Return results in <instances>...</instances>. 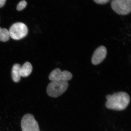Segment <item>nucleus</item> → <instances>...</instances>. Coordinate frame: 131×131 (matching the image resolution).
<instances>
[{
  "instance_id": "f257e3e1",
  "label": "nucleus",
  "mask_w": 131,
  "mask_h": 131,
  "mask_svg": "<svg viewBox=\"0 0 131 131\" xmlns=\"http://www.w3.org/2000/svg\"><path fill=\"white\" fill-rule=\"evenodd\" d=\"M107 101L105 106L108 109L122 111L128 106L130 102V97L128 94L123 91L108 95L106 96Z\"/></svg>"
},
{
  "instance_id": "f03ea898",
  "label": "nucleus",
  "mask_w": 131,
  "mask_h": 131,
  "mask_svg": "<svg viewBox=\"0 0 131 131\" xmlns=\"http://www.w3.org/2000/svg\"><path fill=\"white\" fill-rule=\"evenodd\" d=\"M68 86L67 81H52L48 84L46 91L49 96L57 98L65 92Z\"/></svg>"
},
{
  "instance_id": "7ed1b4c3",
  "label": "nucleus",
  "mask_w": 131,
  "mask_h": 131,
  "mask_svg": "<svg viewBox=\"0 0 131 131\" xmlns=\"http://www.w3.org/2000/svg\"><path fill=\"white\" fill-rule=\"evenodd\" d=\"M111 6L117 14L127 15L131 12V0H112Z\"/></svg>"
},
{
  "instance_id": "20e7f679",
  "label": "nucleus",
  "mask_w": 131,
  "mask_h": 131,
  "mask_svg": "<svg viewBox=\"0 0 131 131\" xmlns=\"http://www.w3.org/2000/svg\"><path fill=\"white\" fill-rule=\"evenodd\" d=\"M28 32V29L26 25L20 22L14 24L9 30L10 37L16 40H20L25 37Z\"/></svg>"
},
{
  "instance_id": "39448f33",
  "label": "nucleus",
  "mask_w": 131,
  "mask_h": 131,
  "mask_svg": "<svg viewBox=\"0 0 131 131\" xmlns=\"http://www.w3.org/2000/svg\"><path fill=\"white\" fill-rule=\"evenodd\" d=\"M21 126L22 131H40L37 121L31 114H26L23 116Z\"/></svg>"
},
{
  "instance_id": "423d86ee",
  "label": "nucleus",
  "mask_w": 131,
  "mask_h": 131,
  "mask_svg": "<svg viewBox=\"0 0 131 131\" xmlns=\"http://www.w3.org/2000/svg\"><path fill=\"white\" fill-rule=\"evenodd\" d=\"M73 78V75L68 71H61L59 68L55 69L50 74L49 79L52 81H67Z\"/></svg>"
},
{
  "instance_id": "0eeeda50",
  "label": "nucleus",
  "mask_w": 131,
  "mask_h": 131,
  "mask_svg": "<svg viewBox=\"0 0 131 131\" xmlns=\"http://www.w3.org/2000/svg\"><path fill=\"white\" fill-rule=\"evenodd\" d=\"M107 50L104 46H102L95 50L91 58V62L94 65H98L106 58Z\"/></svg>"
},
{
  "instance_id": "6e6552de",
  "label": "nucleus",
  "mask_w": 131,
  "mask_h": 131,
  "mask_svg": "<svg viewBox=\"0 0 131 131\" xmlns=\"http://www.w3.org/2000/svg\"><path fill=\"white\" fill-rule=\"evenodd\" d=\"M32 70L31 64L29 62H26L20 68V76L23 77H27L31 73Z\"/></svg>"
},
{
  "instance_id": "1a4fd4ad",
  "label": "nucleus",
  "mask_w": 131,
  "mask_h": 131,
  "mask_svg": "<svg viewBox=\"0 0 131 131\" xmlns=\"http://www.w3.org/2000/svg\"><path fill=\"white\" fill-rule=\"evenodd\" d=\"M21 67V66L19 64H15L12 68V79L15 82H18L20 80L21 76L20 73V70Z\"/></svg>"
},
{
  "instance_id": "9d476101",
  "label": "nucleus",
  "mask_w": 131,
  "mask_h": 131,
  "mask_svg": "<svg viewBox=\"0 0 131 131\" xmlns=\"http://www.w3.org/2000/svg\"><path fill=\"white\" fill-rule=\"evenodd\" d=\"M10 37L9 31L6 28L0 27V41L7 42L9 40Z\"/></svg>"
},
{
  "instance_id": "9b49d317",
  "label": "nucleus",
  "mask_w": 131,
  "mask_h": 131,
  "mask_svg": "<svg viewBox=\"0 0 131 131\" xmlns=\"http://www.w3.org/2000/svg\"><path fill=\"white\" fill-rule=\"evenodd\" d=\"M27 5V3L26 2L25 0H23L19 3L18 5L17 6L16 9L18 11H21L26 7Z\"/></svg>"
},
{
  "instance_id": "f8f14e48",
  "label": "nucleus",
  "mask_w": 131,
  "mask_h": 131,
  "mask_svg": "<svg viewBox=\"0 0 131 131\" xmlns=\"http://www.w3.org/2000/svg\"><path fill=\"white\" fill-rule=\"evenodd\" d=\"M95 2L99 5H105L107 4L110 0H93Z\"/></svg>"
},
{
  "instance_id": "ddd939ff",
  "label": "nucleus",
  "mask_w": 131,
  "mask_h": 131,
  "mask_svg": "<svg viewBox=\"0 0 131 131\" xmlns=\"http://www.w3.org/2000/svg\"><path fill=\"white\" fill-rule=\"evenodd\" d=\"M6 0H0V8L2 7L5 5Z\"/></svg>"
}]
</instances>
